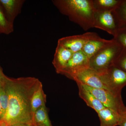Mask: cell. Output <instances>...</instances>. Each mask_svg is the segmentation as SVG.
I'll list each match as a JSON object with an SVG mask.
<instances>
[{
	"mask_svg": "<svg viewBox=\"0 0 126 126\" xmlns=\"http://www.w3.org/2000/svg\"><path fill=\"white\" fill-rule=\"evenodd\" d=\"M42 84L34 77H6L4 87L9 98L8 108L0 122L5 126L34 124L31 101L34 93Z\"/></svg>",
	"mask_w": 126,
	"mask_h": 126,
	"instance_id": "1",
	"label": "cell"
},
{
	"mask_svg": "<svg viewBox=\"0 0 126 126\" xmlns=\"http://www.w3.org/2000/svg\"><path fill=\"white\" fill-rule=\"evenodd\" d=\"M52 2L61 14L84 30L94 27L93 0H53Z\"/></svg>",
	"mask_w": 126,
	"mask_h": 126,
	"instance_id": "2",
	"label": "cell"
},
{
	"mask_svg": "<svg viewBox=\"0 0 126 126\" xmlns=\"http://www.w3.org/2000/svg\"><path fill=\"white\" fill-rule=\"evenodd\" d=\"M123 48V46L114 39L99 50L90 59L89 68L98 74L105 72L113 64Z\"/></svg>",
	"mask_w": 126,
	"mask_h": 126,
	"instance_id": "3",
	"label": "cell"
},
{
	"mask_svg": "<svg viewBox=\"0 0 126 126\" xmlns=\"http://www.w3.org/2000/svg\"><path fill=\"white\" fill-rule=\"evenodd\" d=\"M98 75L108 90L115 94L122 95V90L126 86V72L113 64Z\"/></svg>",
	"mask_w": 126,
	"mask_h": 126,
	"instance_id": "4",
	"label": "cell"
},
{
	"mask_svg": "<svg viewBox=\"0 0 126 126\" xmlns=\"http://www.w3.org/2000/svg\"><path fill=\"white\" fill-rule=\"evenodd\" d=\"M82 84L105 108L115 110L120 115L126 110V107L123 101L122 95L115 94L107 89L95 88Z\"/></svg>",
	"mask_w": 126,
	"mask_h": 126,
	"instance_id": "5",
	"label": "cell"
},
{
	"mask_svg": "<svg viewBox=\"0 0 126 126\" xmlns=\"http://www.w3.org/2000/svg\"><path fill=\"white\" fill-rule=\"evenodd\" d=\"M90 67V59L82 50L74 53L65 68L60 74L73 80L80 72Z\"/></svg>",
	"mask_w": 126,
	"mask_h": 126,
	"instance_id": "6",
	"label": "cell"
},
{
	"mask_svg": "<svg viewBox=\"0 0 126 126\" xmlns=\"http://www.w3.org/2000/svg\"><path fill=\"white\" fill-rule=\"evenodd\" d=\"M94 27L115 36L119 28V23L113 10L94 11Z\"/></svg>",
	"mask_w": 126,
	"mask_h": 126,
	"instance_id": "7",
	"label": "cell"
},
{
	"mask_svg": "<svg viewBox=\"0 0 126 126\" xmlns=\"http://www.w3.org/2000/svg\"><path fill=\"white\" fill-rule=\"evenodd\" d=\"M99 36L94 32H87L82 34L66 36L59 39L58 44L63 46L73 53L82 50L84 45L91 40Z\"/></svg>",
	"mask_w": 126,
	"mask_h": 126,
	"instance_id": "8",
	"label": "cell"
},
{
	"mask_svg": "<svg viewBox=\"0 0 126 126\" xmlns=\"http://www.w3.org/2000/svg\"><path fill=\"white\" fill-rule=\"evenodd\" d=\"M73 80L91 87L108 90L102 82L98 74L89 68L80 72Z\"/></svg>",
	"mask_w": 126,
	"mask_h": 126,
	"instance_id": "9",
	"label": "cell"
},
{
	"mask_svg": "<svg viewBox=\"0 0 126 126\" xmlns=\"http://www.w3.org/2000/svg\"><path fill=\"white\" fill-rule=\"evenodd\" d=\"M74 53L63 46L58 44L55 49L52 64L57 73L60 72L65 68Z\"/></svg>",
	"mask_w": 126,
	"mask_h": 126,
	"instance_id": "10",
	"label": "cell"
},
{
	"mask_svg": "<svg viewBox=\"0 0 126 126\" xmlns=\"http://www.w3.org/2000/svg\"><path fill=\"white\" fill-rule=\"evenodd\" d=\"M24 0H0V4L5 9L9 20L14 24V20L20 14Z\"/></svg>",
	"mask_w": 126,
	"mask_h": 126,
	"instance_id": "11",
	"label": "cell"
},
{
	"mask_svg": "<svg viewBox=\"0 0 126 126\" xmlns=\"http://www.w3.org/2000/svg\"><path fill=\"white\" fill-rule=\"evenodd\" d=\"M76 82L78 87L79 96L86 103L87 106L93 109L97 113L105 108L92 93L84 87L81 83L78 81Z\"/></svg>",
	"mask_w": 126,
	"mask_h": 126,
	"instance_id": "12",
	"label": "cell"
},
{
	"mask_svg": "<svg viewBox=\"0 0 126 126\" xmlns=\"http://www.w3.org/2000/svg\"><path fill=\"white\" fill-rule=\"evenodd\" d=\"M97 113L100 121V126H118L120 114L116 111L105 108Z\"/></svg>",
	"mask_w": 126,
	"mask_h": 126,
	"instance_id": "13",
	"label": "cell"
},
{
	"mask_svg": "<svg viewBox=\"0 0 126 126\" xmlns=\"http://www.w3.org/2000/svg\"><path fill=\"white\" fill-rule=\"evenodd\" d=\"M112 39L107 40L100 37L88 41L83 46L82 51L90 59L97 52L109 43Z\"/></svg>",
	"mask_w": 126,
	"mask_h": 126,
	"instance_id": "14",
	"label": "cell"
},
{
	"mask_svg": "<svg viewBox=\"0 0 126 126\" xmlns=\"http://www.w3.org/2000/svg\"><path fill=\"white\" fill-rule=\"evenodd\" d=\"M46 97L43 90V84H41L34 93L32 99V110L33 115L38 109L45 106Z\"/></svg>",
	"mask_w": 126,
	"mask_h": 126,
	"instance_id": "15",
	"label": "cell"
},
{
	"mask_svg": "<svg viewBox=\"0 0 126 126\" xmlns=\"http://www.w3.org/2000/svg\"><path fill=\"white\" fill-rule=\"evenodd\" d=\"M34 122L36 126H53L45 106L41 107L35 112Z\"/></svg>",
	"mask_w": 126,
	"mask_h": 126,
	"instance_id": "16",
	"label": "cell"
},
{
	"mask_svg": "<svg viewBox=\"0 0 126 126\" xmlns=\"http://www.w3.org/2000/svg\"><path fill=\"white\" fill-rule=\"evenodd\" d=\"M118 0H93L94 11L113 10L120 2Z\"/></svg>",
	"mask_w": 126,
	"mask_h": 126,
	"instance_id": "17",
	"label": "cell"
},
{
	"mask_svg": "<svg viewBox=\"0 0 126 126\" xmlns=\"http://www.w3.org/2000/svg\"><path fill=\"white\" fill-rule=\"evenodd\" d=\"M113 12L119 23V27L126 25V0L120 1Z\"/></svg>",
	"mask_w": 126,
	"mask_h": 126,
	"instance_id": "18",
	"label": "cell"
},
{
	"mask_svg": "<svg viewBox=\"0 0 126 126\" xmlns=\"http://www.w3.org/2000/svg\"><path fill=\"white\" fill-rule=\"evenodd\" d=\"M14 30V24L9 20L0 7V33L8 34Z\"/></svg>",
	"mask_w": 126,
	"mask_h": 126,
	"instance_id": "19",
	"label": "cell"
},
{
	"mask_svg": "<svg viewBox=\"0 0 126 126\" xmlns=\"http://www.w3.org/2000/svg\"><path fill=\"white\" fill-rule=\"evenodd\" d=\"M0 103L2 109V118L6 113L9 104L8 95L4 87L0 88Z\"/></svg>",
	"mask_w": 126,
	"mask_h": 126,
	"instance_id": "20",
	"label": "cell"
},
{
	"mask_svg": "<svg viewBox=\"0 0 126 126\" xmlns=\"http://www.w3.org/2000/svg\"><path fill=\"white\" fill-rule=\"evenodd\" d=\"M113 39L126 48V25H122L119 26Z\"/></svg>",
	"mask_w": 126,
	"mask_h": 126,
	"instance_id": "21",
	"label": "cell"
},
{
	"mask_svg": "<svg viewBox=\"0 0 126 126\" xmlns=\"http://www.w3.org/2000/svg\"><path fill=\"white\" fill-rule=\"evenodd\" d=\"M113 64L126 72V48L123 47Z\"/></svg>",
	"mask_w": 126,
	"mask_h": 126,
	"instance_id": "22",
	"label": "cell"
},
{
	"mask_svg": "<svg viewBox=\"0 0 126 126\" xmlns=\"http://www.w3.org/2000/svg\"><path fill=\"white\" fill-rule=\"evenodd\" d=\"M118 126H126V109L120 115Z\"/></svg>",
	"mask_w": 126,
	"mask_h": 126,
	"instance_id": "23",
	"label": "cell"
},
{
	"mask_svg": "<svg viewBox=\"0 0 126 126\" xmlns=\"http://www.w3.org/2000/svg\"><path fill=\"white\" fill-rule=\"evenodd\" d=\"M6 77L3 73L2 69L0 67V88L4 86Z\"/></svg>",
	"mask_w": 126,
	"mask_h": 126,
	"instance_id": "24",
	"label": "cell"
},
{
	"mask_svg": "<svg viewBox=\"0 0 126 126\" xmlns=\"http://www.w3.org/2000/svg\"><path fill=\"white\" fill-rule=\"evenodd\" d=\"M10 126H36L34 124H30L28 123H19L12 125Z\"/></svg>",
	"mask_w": 126,
	"mask_h": 126,
	"instance_id": "25",
	"label": "cell"
},
{
	"mask_svg": "<svg viewBox=\"0 0 126 126\" xmlns=\"http://www.w3.org/2000/svg\"><path fill=\"white\" fill-rule=\"evenodd\" d=\"M2 117V109H1V106L0 103V120L1 119Z\"/></svg>",
	"mask_w": 126,
	"mask_h": 126,
	"instance_id": "26",
	"label": "cell"
},
{
	"mask_svg": "<svg viewBox=\"0 0 126 126\" xmlns=\"http://www.w3.org/2000/svg\"><path fill=\"white\" fill-rule=\"evenodd\" d=\"M0 126H4L3 124H2V123H1L0 122Z\"/></svg>",
	"mask_w": 126,
	"mask_h": 126,
	"instance_id": "27",
	"label": "cell"
}]
</instances>
